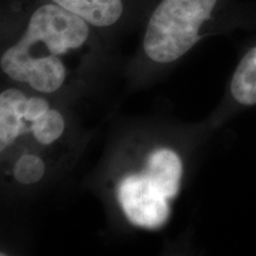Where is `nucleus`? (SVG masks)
I'll return each instance as SVG.
<instances>
[{
    "mask_svg": "<svg viewBox=\"0 0 256 256\" xmlns=\"http://www.w3.org/2000/svg\"><path fill=\"white\" fill-rule=\"evenodd\" d=\"M217 0H162L147 24L144 50L156 63H171L184 56L200 38Z\"/></svg>",
    "mask_w": 256,
    "mask_h": 256,
    "instance_id": "nucleus-2",
    "label": "nucleus"
},
{
    "mask_svg": "<svg viewBox=\"0 0 256 256\" xmlns=\"http://www.w3.org/2000/svg\"><path fill=\"white\" fill-rule=\"evenodd\" d=\"M118 200L128 220L134 226L156 229L164 226L168 218L170 200L145 171L121 179Z\"/></svg>",
    "mask_w": 256,
    "mask_h": 256,
    "instance_id": "nucleus-3",
    "label": "nucleus"
},
{
    "mask_svg": "<svg viewBox=\"0 0 256 256\" xmlns=\"http://www.w3.org/2000/svg\"><path fill=\"white\" fill-rule=\"evenodd\" d=\"M98 28L110 26L124 12L121 0H50Z\"/></svg>",
    "mask_w": 256,
    "mask_h": 256,
    "instance_id": "nucleus-6",
    "label": "nucleus"
},
{
    "mask_svg": "<svg viewBox=\"0 0 256 256\" xmlns=\"http://www.w3.org/2000/svg\"><path fill=\"white\" fill-rule=\"evenodd\" d=\"M26 95L19 89L11 88L0 94V148L4 152L24 134V110Z\"/></svg>",
    "mask_w": 256,
    "mask_h": 256,
    "instance_id": "nucleus-5",
    "label": "nucleus"
},
{
    "mask_svg": "<svg viewBox=\"0 0 256 256\" xmlns=\"http://www.w3.org/2000/svg\"><path fill=\"white\" fill-rule=\"evenodd\" d=\"M50 110V104L46 98L40 96H32L28 98L26 101L24 110V133L31 132V126L34 121L43 116L48 110Z\"/></svg>",
    "mask_w": 256,
    "mask_h": 256,
    "instance_id": "nucleus-10",
    "label": "nucleus"
},
{
    "mask_svg": "<svg viewBox=\"0 0 256 256\" xmlns=\"http://www.w3.org/2000/svg\"><path fill=\"white\" fill-rule=\"evenodd\" d=\"M88 37V23L78 16L55 2L42 5L31 14L20 40L2 54V70L34 90L54 92L66 78L62 57L81 49Z\"/></svg>",
    "mask_w": 256,
    "mask_h": 256,
    "instance_id": "nucleus-1",
    "label": "nucleus"
},
{
    "mask_svg": "<svg viewBox=\"0 0 256 256\" xmlns=\"http://www.w3.org/2000/svg\"><path fill=\"white\" fill-rule=\"evenodd\" d=\"M144 171L168 200L176 197L183 174V164L177 153L168 148L156 150L150 154Z\"/></svg>",
    "mask_w": 256,
    "mask_h": 256,
    "instance_id": "nucleus-4",
    "label": "nucleus"
},
{
    "mask_svg": "<svg viewBox=\"0 0 256 256\" xmlns=\"http://www.w3.org/2000/svg\"><path fill=\"white\" fill-rule=\"evenodd\" d=\"M230 92L238 104H256V46L252 48L238 63L230 83Z\"/></svg>",
    "mask_w": 256,
    "mask_h": 256,
    "instance_id": "nucleus-7",
    "label": "nucleus"
},
{
    "mask_svg": "<svg viewBox=\"0 0 256 256\" xmlns=\"http://www.w3.org/2000/svg\"><path fill=\"white\" fill-rule=\"evenodd\" d=\"M46 174V164L37 154L26 153L16 160L14 166V177L23 185L36 184Z\"/></svg>",
    "mask_w": 256,
    "mask_h": 256,
    "instance_id": "nucleus-9",
    "label": "nucleus"
},
{
    "mask_svg": "<svg viewBox=\"0 0 256 256\" xmlns=\"http://www.w3.org/2000/svg\"><path fill=\"white\" fill-rule=\"evenodd\" d=\"M63 115L58 110L50 108L43 116L34 121L31 126V133L42 145H51L58 140L64 132Z\"/></svg>",
    "mask_w": 256,
    "mask_h": 256,
    "instance_id": "nucleus-8",
    "label": "nucleus"
}]
</instances>
